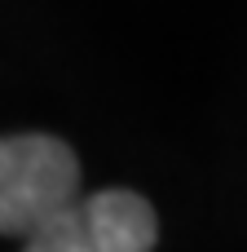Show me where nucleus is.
<instances>
[{
    "instance_id": "f257e3e1",
    "label": "nucleus",
    "mask_w": 247,
    "mask_h": 252,
    "mask_svg": "<svg viewBox=\"0 0 247 252\" xmlns=\"http://www.w3.org/2000/svg\"><path fill=\"white\" fill-rule=\"evenodd\" d=\"M159 244V217L137 190L71 195L35 230L22 235L27 252H150Z\"/></svg>"
},
{
    "instance_id": "f03ea898",
    "label": "nucleus",
    "mask_w": 247,
    "mask_h": 252,
    "mask_svg": "<svg viewBox=\"0 0 247 252\" xmlns=\"http://www.w3.org/2000/svg\"><path fill=\"white\" fill-rule=\"evenodd\" d=\"M71 195H80V159L62 137H0V235L35 230Z\"/></svg>"
}]
</instances>
